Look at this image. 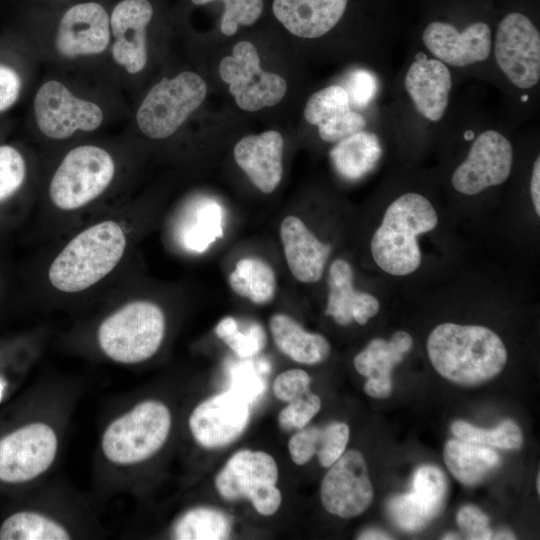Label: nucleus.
I'll return each mask as SVG.
<instances>
[{"mask_svg":"<svg viewBox=\"0 0 540 540\" xmlns=\"http://www.w3.org/2000/svg\"><path fill=\"white\" fill-rule=\"evenodd\" d=\"M171 428V411L160 400L143 399L119 410L99 438L98 462L103 477L112 484L125 485L131 472L164 447Z\"/></svg>","mask_w":540,"mask_h":540,"instance_id":"nucleus-1","label":"nucleus"},{"mask_svg":"<svg viewBox=\"0 0 540 540\" xmlns=\"http://www.w3.org/2000/svg\"><path fill=\"white\" fill-rule=\"evenodd\" d=\"M427 352L435 370L445 379L474 386L497 376L507 361L501 338L477 325L443 323L427 340Z\"/></svg>","mask_w":540,"mask_h":540,"instance_id":"nucleus-2","label":"nucleus"},{"mask_svg":"<svg viewBox=\"0 0 540 540\" xmlns=\"http://www.w3.org/2000/svg\"><path fill=\"white\" fill-rule=\"evenodd\" d=\"M66 414L45 408L0 437V482L24 485L41 479L55 465L61 450Z\"/></svg>","mask_w":540,"mask_h":540,"instance_id":"nucleus-3","label":"nucleus"},{"mask_svg":"<svg viewBox=\"0 0 540 540\" xmlns=\"http://www.w3.org/2000/svg\"><path fill=\"white\" fill-rule=\"evenodd\" d=\"M437 224V213L426 197L417 193L401 195L386 209L381 225L373 234L374 261L394 276L414 272L421 263L417 236L433 230Z\"/></svg>","mask_w":540,"mask_h":540,"instance_id":"nucleus-4","label":"nucleus"},{"mask_svg":"<svg viewBox=\"0 0 540 540\" xmlns=\"http://www.w3.org/2000/svg\"><path fill=\"white\" fill-rule=\"evenodd\" d=\"M126 237L115 221L97 223L76 235L50 265L48 277L59 291H83L108 275L120 262Z\"/></svg>","mask_w":540,"mask_h":540,"instance_id":"nucleus-5","label":"nucleus"},{"mask_svg":"<svg viewBox=\"0 0 540 540\" xmlns=\"http://www.w3.org/2000/svg\"><path fill=\"white\" fill-rule=\"evenodd\" d=\"M166 331L163 310L147 300L129 302L108 315L97 329V342L111 361L134 365L153 357Z\"/></svg>","mask_w":540,"mask_h":540,"instance_id":"nucleus-6","label":"nucleus"},{"mask_svg":"<svg viewBox=\"0 0 540 540\" xmlns=\"http://www.w3.org/2000/svg\"><path fill=\"white\" fill-rule=\"evenodd\" d=\"M114 173V161L106 150L94 145L76 147L66 154L51 179V201L61 210L79 209L106 190Z\"/></svg>","mask_w":540,"mask_h":540,"instance_id":"nucleus-7","label":"nucleus"},{"mask_svg":"<svg viewBox=\"0 0 540 540\" xmlns=\"http://www.w3.org/2000/svg\"><path fill=\"white\" fill-rule=\"evenodd\" d=\"M206 94L205 81L194 72L163 78L151 88L137 111L139 129L153 139L169 137L202 104Z\"/></svg>","mask_w":540,"mask_h":540,"instance_id":"nucleus-8","label":"nucleus"},{"mask_svg":"<svg viewBox=\"0 0 540 540\" xmlns=\"http://www.w3.org/2000/svg\"><path fill=\"white\" fill-rule=\"evenodd\" d=\"M278 467L274 458L262 451L236 452L215 478L219 494L226 500L248 498L258 513L274 514L281 504L276 487Z\"/></svg>","mask_w":540,"mask_h":540,"instance_id":"nucleus-9","label":"nucleus"},{"mask_svg":"<svg viewBox=\"0 0 540 540\" xmlns=\"http://www.w3.org/2000/svg\"><path fill=\"white\" fill-rule=\"evenodd\" d=\"M219 74L229 84L236 104L245 111L274 106L287 90L286 81L280 75L266 72L260 67L258 52L248 41L235 44L232 56L221 60Z\"/></svg>","mask_w":540,"mask_h":540,"instance_id":"nucleus-10","label":"nucleus"},{"mask_svg":"<svg viewBox=\"0 0 540 540\" xmlns=\"http://www.w3.org/2000/svg\"><path fill=\"white\" fill-rule=\"evenodd\" d=\"M495 58L507 78L521 89L535 86L540 79V35L525 15L512 12L499 23L495 37Z\"/></svg>","mask_w":540,"mask_h":540,"instance_id":"nucleus-11","label":"nucleus"},{"mask_svg":"<svg viewBox=\"0 0 540 540\" xmlns=\"http://www.w3.org/2000/svg\"><path fill=\"white\" fill-rule=\"evenodd\" d=\"M34 114L40 131L52 139H65L77 130L93 131L103 120L101 108L75 97L62 83H44L34 99Z\"/></svg>","mask_w":540,"mask_h":540,"instance_id":"nucleus-12","label":"nucleus"},{"mask_svg":"<svg viewBox=\"0 0 540 540\" xmlns=\"http://www.w3.org/2000/svg\"><path fill=\"white\" fill-rule=\"evenodd\" d=\"M320 498L327 512L341 518L356 517L369 507L373 487L359 451L344 452L329 467L321 483Z\"/></svg>","mask_w":540,"mask_h":540,"instance_id":"nucleus-13","label":"nucleus"},{"mask_svg":"<svg viewBox=\"0 0 540 540\" xmlns=\"http://www.w3.org/2000/svg\"><path fill=\"white\" fill-rule=\"evenodd\" d=\"M513 150L501 133L487 130L473 142L466 160L454 171L452 185L465 195H476L500 185L510 175Z\"/></svg>","mask_w":540,"mask_h":540,"instance_id":"nucleus-14","label":"nucleus"},{"mask_svg":"<svg viewBox=\"0 0 540 540\" xmlns=\"http://www.w3.org/2000/svg\"><path fill=\"white\" fill-rule=\"evenodd\" d=\"M250 405L228 389L198 404L191 412L188 427L194 440L212 449L226 446L246 429Z\"/></svg>","mask_w":540,"mask_h":540,"instance_id":"nucleus-15","label":"nucleus"},{"mask_svg":"<svg viewBox=\"0 0 540 540\" xmlns=\"http://www.w3.org/2000/svg\"><path fill=\"white\" fill-rule=\"evenodd\" d=\"M110 42V19L98 3L77 4L62 16L56 47L65 57L102 53Z\"/></svg>","mask_w":540,"mask_h":540,"instance_id":"nucleus-16","label":"nucleus"},{"mask_svg":"<svg viewBox=\"0 0 540 540\" xmlns=\"http://www.w3.org/2000/svg\"><path fill=\"white\" fill-rule=\"evenodd\" d=\"M153 8L147 0H123L113 9L110 29L115 42L112 56L127 72H140L147 62L146 27Z\"/></svg>","mask_w":540,"mask_h":540,"instance_id":"nucleus-17","label":"nucleus"},{"mask_svg":"<svg viewBox=\"0 0 540 540\" xmlns=\"http://www.w3.org/2000/svg\"><path fill=\"white\" fill-rule=\"evenodd\" d=\"M422 40L438 60L457 67L482 62L491 51V30L483 22L459 32L449 23L435 21L425 28Z\"/></svg>","mask_w":540,"mask_h":540,"instance_id":"nucleus-18","label":"nucleus"},{"mask_svg":"<svg viewBox=\"0 0 540 540\" xmlns=\"http://www.w3.org/2000/svg\"><path fill=\"white\" fill-rule=\"evenodd\" d=\"M283 147V138L277 131L248 135L236 143L234 159L258 190L270 194L283 176Z\"/></svg>","mask_w":540,"mask_h":540,"instance_id":"nucleus-19","label":"nucleus"},{"mask_svg":"<svg viewBox=\"0 0 540 540\" xmlns=\"http://www.w3.org/2000/svg\"><path fill=\"white\" fill-rule=\"evenodd\" d=\"M280 238L287 266L302 283H315L324 273L331 246L320 241L297 216H286L280 225Z\"/></svg>","mask_w":540,"mask_h":540,"instance_id":"nucleus-20","label":"nucleus"},{"mask_svg":"<svg viewBox=\"0 0 540 540\" xmlns=\"http://www.w3.org/2000/svg\"><path fill=\"white\" fill-rule=\"evenodd\" d=\"M306 121L318 127L319 136L326 142H337L362 131L366 120L351 109L346 90L331 85L313 93L305 106Z\"/></svg>","mask_w":540,"mask_h":540,"instance_id":"nucleus-21","label":"nucleus"},{"mask_svg":"<svg viewBox=\"0 0 540 540\" xmlns=\"http://www.w3.org/2000/svg\"><path fill=\"white\" fill-rule=\"evenodd\" d=\"M451 86L447 66L440 60L428 59L423 53L416 55L405 76V88L416 110L431 121L443 117Z\"/></svg>","mask_w":540,"mask_h":540,"instance_id":"nucleus-22","label":"nucleus"},{"mask_svg":"<svg viewBox=\"0 0 540 540\" xmlns=\"http://www.w3.org/2000/svg\"><path fill=\"white\" fill-rule=\"evenodd\" d=\"M413 345L412 337L405 331L396 332L391 340L375 338L354 357L357 372L367 381L364 391L373 398H388L392 392L391 372Z\"/></svg>","mask_w":540,"mask_h":540,"instance_id":"nucleus-23","label":"nucleus"},{"mask_svg":"<svg viewBox=\"0 0 540 540\" xmlns=\"http://www.w3.org/2000/svg\"><path fill=\"white\" fill-rule=\"evenodd\" d=\"M351 265L337 259L329 267V293L325 314L342 326L352 321L364 325L380 308L379 301L371 294L357 291L353 284Z\"/></svg>","mask_w":540,"mask_h":540,"instance_id":"nucleus-24","label":"nucleus"},{"mask_svg":"<svg viewBox=\"0 0 540 540\" xmlns=\"http://www.w3.org/2000/svg\"><path fill=\"white\" fill-rule=\"evenodd\" d=\"M348 0H274L276 19L293 35L317 38L342 18Z\"/></svg>","mask_w":540,"mask_h":540,"instance_id":"nucleus-25","label":"nucleus"},{"mask_svg":"<svg viewBox=\"0 0 540 540\" xmlns=\"http://www.w3.org/2000/svg\"><path fill=\"white\" fill-rule=\"evenodd\" d=\"M77 534L68 518L48 508L14 512L0 525L1 540H65Z\"/></svg>","mask_w":540,"mask_h":540,"instance_id":"nucleus-26","label":"nucleus"},{"mask_svg":"<svg viewBox=\"0 0 540 540\" xmlns=\"http://www.w3.org/2000/svg\"><path fill=\"white\" fill-rule=\"evenodd\" d=\"M349 427L333 422L324 428L304 427L289 440L288 450L297 465L306 464L315 454L323 467H330L344 452L349 440Z\"/></svg>","mask_w":540,"mask_h":540,"instance_id":"nucleus-27","label":"nucleus"},{"mask_svg":"<svg viewBox=\"0 0 540 540\" xmlns=\"http://www.w3.org/2000/svg\"><path fill=\"white\" fill-rule=\"evenodd\" d=\"M269 327L276 347L295 362L313 365L329 356L328 340L319 333L306 331L289 315L274 314Z\"/></svg>","mask_w":540,"mask_h":540,"instance_id":"nucleus-28","label":"nucleus"},{"mask_svg":"<svg viewBox=\"0 0 540 540\" xmlns=\"http://www.w3.org/2000/svg\"><path fill=\"white\" fill-rule=\"evenodd\" d=\"M382 155L379 138L359 131L339 141L330 151L336 172L346 180H358L372 171Z\"/></svg>","mask_w":540,"mask_h":540,"instance_id":"nucleus-29","label":"nucleus"},{"mask_svg":"<svg viewBox=\"0 0 540 540\" xmlns=\"http://www.w3.org/2000/svg\"><path fill=\"white\" fill-rule=\"evenodd\" d=\"M444 461L458 481L475 485L499 464L500 459L486 445L452 439L445 444Z\"/></svg>","mask_w":540,"mask_h":540,"instance_id":"nucleus-30","label":"nucleus"},{"mask_svg":"<svg viewBox=\"0 0 540 540\" xmlns=\"http://www.w3.org/2000/svg\"><path fill=\"white\" fill-rule=\"evenodd\" d=\"M228 282L234 293L257 305L270 303L277 290L273 268L257 257L240 259L230 273Z\"/></svg>","mask_w":540,"mask_h":540,"instance_id":"nucleus-31","label":"nucleus"},{"mask_svg":"<svg viewBox=\"0 0 540 540\" xmlns=\"http://www.w3.org/2000/svg\"><path fill=\"white\" fill-rule=\"evenodd\" d=\"M231 521L217 509L194 507L181 513L172 523L170 536L177 540H222L229 538Z\"/></svg>","mask_w":540,"mask_h":540,"instance_id":"nucleus-32","label":"nucleus"},{"mask_svg":"<svg viewBox=\"0 0 540 540\" xmlns=\"http://www.w3.org/2000/svg\"><path fill=\"white\" fill-rule=\"evenodd\" d=\"M451 430L457 439L501 449H518L523 441L520 428L512 420H506L494 429L478 428L465 421H456Z\"/></svg>","mask_w":540,"mask_h":540,"instance_id":"nucleus-33","label":"nucleus"},{"mask_svg":"<svg viewBox=\"0 0 540 540\" xmlns=\"http://www.w3.org/2000/svg\"><path fill=\"white\" fill-rule=\"evenodd\" d=\"M215 334L240 358H251L260 352L266 342L264 331L252 325L246 332L239 330L233 317H225L215 327Z\"/></svg>","mask_w":540,"mask_h":540,"instance_id":"nucleus-34","label":"nucleus"},{"mask_svg":"<svg viewBox=\"0 0 540 540\" xmlns=\"http://www.w3.org/2000/svg\"><path fill=\"white\" fill-rule=\"evenodd\" d=\"M198 212L196 223L187 232L185 240L191 250L204 252L223 236L222 209L216 202L207 200Z\"/></svg>","mask_w":540,"mask_h":540,"instance_id":"nucleus-35","label":"nucleus"},{"mask_svg":"<svg viewBox=\"0 0 540 540\" xmlns=\"http://www.w3.org/2000/svg\"><path fill=\"white\" fill-rule=\"evenodd\" d=\"M388 512L398 527L410 532L423 528L437 516L412 492L391 498Z\"/></svg>","mask_w":540,"mask_h":540,"instance_id":"nucleus-36","label":"nucleus"},{"mask_svg":"<svg viewBox=\"0 0 540 540\" xmlns=\"http://www.w3.org/2000/svg\"><path fill=\"white\" fill-rule=\"evenodd\" d=\"M411 492L438 515L447 493L444 473L431 465L419 467L414 474Z\"/></svg>","mask_w":540,"mask_h":540,"instance_id":"nucleus-37","label":"nucleus"},{"mask_svg":"<svg viewBox=\"0 0 540 540\" xmlns=\"http://www.w3.org/2000/svg\"><path fill=\"white\" fill-rule=\"evenodd\" d=\"M195 5H204L218 0H191ZM224 3V13L220 29L224 35L236 33L239 25H252L260 17L263 10L262 0H220Z\"/></svg>","mask_w":540,"mask_h":540,"instance_id":"nucleus-38","label":"nucleus"},{"mask_svg":"<svg viewBox=\"0 0 540 540\" xmlns=\"http://www.w3.org/2000/svg\"><path fill=\"white\" fill-rule=\"evenodd\" d=\"M26 176V164L21 153L10 145L0 146V202L15 194Z\"/></svg>","mask_w":540,"mask_h":540,"instance_id":"nucleus-39","label":"nucleus"},{"mask_svg":"<svg viewBox=\"0 0 540 540\" xmlns=\"http://www.w3.org/2000/svg\"><path fill=\"white\" fill-rule=\"evenodd\" d=\"M321 408L320 398L311 391L288 402L278 415V423L282 430L291 431L304 428Z\"/></svg>","mask_w":540,"mask_h":540,"instance_id":"nucleus-40","label":"nucleus"},{"mask_svg":"<svg viewBox=\"0 0 540 540\" xmlns=\"http://www.w3.org/2000/svg\"><path fill=\"white\" fill-rule=\"evenodd\" d=\"M343 88L348 94L350 105L357 109H364L375 98L378 81L369 70L358 68L350 72Z\"/></svg>","mask_w":540,"mask_h":540,"instance_id":"nucleus-41","label":"nucleus"},{"mask_svg":"<svg viewBox=\"0 0 540 540\" xmlns=\"http://www.w3.org/2000/svg\"><path fill=\"white\" fill-rule=\"evenodd\" d=\"M310 376L302 369H289L280 373L273 382V393L281 401L291 402L306 393Z\"/></svg>","mask_w":540,"mask_h":540,"instance_id":"nucleus-42","label":"nucleus"},{"mask_svg":"<svg viewBox=\"0 0 540 540\" xmlns=\"http://www.w3.org/2000/svg\"><path fill=\"white\" fill-rule=\"evenodd\" d=\"M266 388L263 377L250 369H234L230 373L229 388L240 395L249 405L258 401Z\"/></svg>","mask_w":540,"mask_h":540,"instance_id":"nucleus-43","label":"nucleus"},{"mask_svg":"<svg viewBox=\"0 0 540 540\" xmlns=\"http://www.w3.org/2000/svg\"><path fill=\"white\" fill-rule=\"evenodd\" d=\"M457 523L468 539L486 540L492 538L488 517L473 505L463 506L457 513Z\"/></svg>","mask_w":540,"mask_h":540,"instance_id":"nucleus-44","label":"nucleus"},{"mask_svg":"<svg viewBox=\"0 0 540 540\" xmlns=\"http://www.w3.org/2000/svg\"><path fill=\"white\" fill-rule=\"evenodd\" d=\"M22 81L11 67L0 64V112L9 109L19 98Z\"/></svg>","mask_w":540,"mask_h":540,"instance_id":"nucleus-45","label":"nucleus"},{"mask_svg":"<svg viewBox=\"0 0 540 540\" xmlns=\"http://www.w3.org/2000/svg\"><path fill=\"white\" fill-rule=\"evenodd\" d=\"M530 192L535 211L540 216V158L537 157L532 171Z\"/></svg>","mask_w":540,"mask_h":540,"instance_id":"nucleus-46","label":"nucleus"},{"mask_svg":"<svg viewBox=\"0 0 540 540\" xmlns=\"http://www.w3.org/2000/svg\"><path fill=\"white\" fill-rule=\"evenodd\" d=\"M358 539H391V537L378 530H369L361 533Z\"/></svg>","mask_w":540,"mask_h":540,"instance_id":"nucleus-47","label":"nucleus"},{"mask_svg":"<svg viewBox=\"0 0 540 540\" xmlns=\"http://www.w3.org/2000/svg\"><path fill=\"white\" fill-rule=\"evenodd\" d=\"M495 539H515V536L507 531H502L496 534Z\"/></svg>","mask_w":540,"mask_h":540,"instance_id":"nucleus-48","label":"nucleus"},{"mask_svg":"<svg viewBox=\"0 0 540 540\" xmlns=\"http://www.w3.org/2000/svg\"><path fill=\"white\" fill-rule=\"evenodd\" d=\"M442 539H459L455 534H446Z\"/></svg>","mask_w":540,"mask_h":540,"instance_id":"nucleus-49","label":"nucleus"},{"mask_svg":"<svg viewBox=\"0 0 540 540\" xmlns=\"http://www.w3.org/2000/svg\"><path fill=\"white\" fill-rule=\"evenodd\" d=\"M464 137L467 139V140H471L473 139V133L471 131H467L464 135Z\"/></svg>","mask_w":540,"mask_h":540,"instance_id":"nucleus-50","label":"nucleus"},{"mask_svg":"<svg viewBox=\"0 0 540 540\" xmlns=\"http://www.w3.org/2000/svg\"><path fill=\"white\" fill-rule=\"evenodd\" d=\"M537 491L539 492V474L537 476Z\"/></svg>","mask_w":540,"mask_h":540,"instance_id":"nucleus-51","label":"nucleus"},{"mask_svg":"<svg viewBox=\"0 0 540 540\" xmlns=\"http://www.w3.org/2000/svg\"><path fill=\"white\" fill-rule=\"evenodd\" d=\"M522 99H523V101H525V99H527V96H526V95H525V96H523V98H522Z\"/></svg>","mask_w":540,"mask_h":540,"instance_id":"nucleus-52","label":"nucleus"}]
</instances>
